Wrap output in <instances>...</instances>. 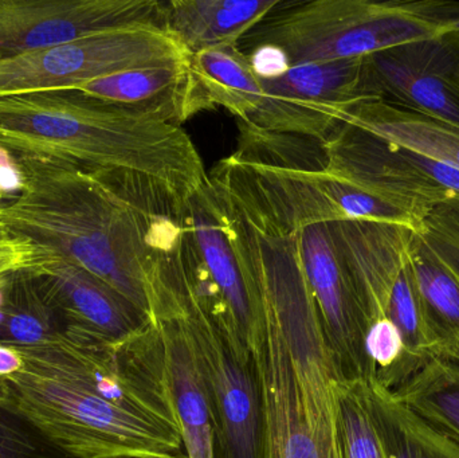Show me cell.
Listing matches in <instances>:
<instances>
[{"instance_id": "obj_6", "label": "cell", "mask_w": 459, "mask_h": 458, "mask_svg": "<svg viewBox=\"0 0 459 458\" xmlns=\"http://www.w3.org/2000/svg\"><path fill=\"white\" fill-rule=\"evenodd\" d=\"M185 228L194 298L234 346L255 360L266 330L261 288L210 177L186 202Z\"/></svg>"}, {"instance_id": "obj_7", "label": "cell", "mask_w": 459, "mask_h": 458, "mask_svg": "<svg viewBox=\"0 0 459 458\" xmlns=\"http://www.w3.org/2000/svg\"><path fill=\"white\" fill-rule=\"evenodd\" d=\"M210 177L246 209L286 233L344 220L390 223L414 230L422 225L395 204L325 169H281L229 156L218 163Z\"/></svg>"}, {"instance_id": "obj_17", "label": "cell", "mask_w": 459, "mask_h": 458, "mask_svg": "<svg viewBox=\"0 0 459 458\" xmlns=\"http://www.w3.org/2000/svg\"><path fill=\"white\" fill-rule=\"evenodd\" d=\"M340 123L363 129L402 150L459 169V129L382 99L340 108Z\"/></svg>"}, {"instance_id": "obj_15", "label": "cell", "mask_w": 459, "mask_h": 458, "mask_svg": "<svg viewBox=\"0 0 459 458\" xmlns=\"http://www.w3.org/2000/svg\"><path fill=\"white\" fill-rule=\"evenodd\" d=\"M264 323V346L255 359L264 411V458H321L305 419L296 371L280 328L266 308Z\"/></svg>"}, {"instance_id": "obj_10", "label": "cell", "mask_w": 459, "mask_h": 458, "mask_svg": "<svg viewBox=\"0 0 459 458\" xmlns=\"http://www.w3.org/2000/svg\"><path fill=\"white\" fill-rule=\"evenodd\" d=\"M163 30L158 0H0V56L121 30Z\"/></svg>"}, {"instance_id": "obj_24", "label": "cell", "mask_w": 459, "mask_h": 458, "mask_svg": "<svg viewBox=\"0 0 459 458\" xmlns=\"http://www.w3.org/2000/svg\"><path fill=\"white\" fill-rule=\"evenodd\" d=\"M0 343L27 347L54 341L65 324L26 272L5 279Z\"/></svg>"}, {"instance_id": "obj_13", "label": "cell", "mask_w": 459, "mask_h": 458, "mask_svg": "<svg viewBox=\"0 0 459 458\" xmlns=\"http://www.w3.org/2000/svg\"><path fill=\"white\" fill-rule=\"evenodd\" d=\"M305 281L342 381H367L366 323L329 223L297 231Z\"/></svg>"}, {"instance_id": "obj_28", "label": "cell", "mask_w": 459, "mask_h": 458, "mask_svg": "<svg viewBox=\"0 0 459 458\" xmlns=\"http://www.w3.org/2000/svg\"><path fill=\"white\" fill-rule=\"evenodd\" d=\"M42 255L29 241L11 236L0 229V277L31 268Z\"/></svg>"}, {"instance_id": "obj_21", "label": "cell", "mask_w": 459, "mask_h": 458, "mask_svg": "<svg viewBox=\"0 0 459 458\" xmlns=\"http://www.w3.org/2000/svg\"><path fill=\"white\" fill-rule=\"evenodd\" d=\"M166 347L172 394L188 458H217L214 430L193 346L180 320L159 323Z\"/></svg>"}, {"instance_id": "obj_27", "label": "cell", "mask_w": 459, "mask_h": 458, "mask_svg": "<svg viewBox=\"0 0 459 458\" xmlns=\"http://www.w3.org/2000/svg\"><path fill=\"white\" fill-rule=\"evenodd\" d=\"M0 458H69L54 448L11 403L0 381Z\"/></svg>"}, {"instance_id": "obj_31", "label": "cell", "mask_w": 459, "mask_h": 458, "mask_svg": "<svg viewBox=\"0 0 459 458\" xmlns=\"http://www.w3.org/2000/svg\"><path fill=\"white\" fill-rule=\"evenodd\" d=\"M24 180L15 155L0 145V196L22 193Z\"/></svg>"}, {"instance_id": "obj_34", "label": "cell", "mask_w": 459, "mask_h": 458, "mask_svg": "<svg viewBox=\"0 0 459 458\" xmlns=\"http://www.w3.org/2000/svg\"><path fill=\"white\" fill-rule=\"evenodd\" d=\"M444 32H447V34L452 35L459 46V16L457 19H455V21H453L452 23L446 27V29L444 30ZM444 32H442V34H444Z\"/></svg>"}, {"instance_id": "obj_16", "label": "cell", "mask_w": 459, "mask_h": 458, "mask_svg": "<svg viewBox=\"0 0 459 458\" xmlns=\"http://www.w3.org/2000/svg\"><path fill=\"white\" fill-rule=\"evenodd\" d=\"M281 0H172L163 3V29L188 56L239 45Z\"/></svg>"}, {"instance_id": "obj_25", "label": "cell", "mask_w": 459, "mask_h": 458, "mask_svg": "<svg viewBox=\"0 0 459 458\" xmlns=\"http://www.w3.org/2000/svg\"><path fill=\"white\" fill-rule=\"evenodd\" d=\"M339 458H391L366 381H342L337 389Z\"/></svg>"}, {"instance_id": "obj_35", "label": "cell", "mask_w": 459, "mask_h": 458, "mask_svg": "<svg viewBox=\"0 0 459 458\" xmlns=\"http://www.w3.org/2000/svg\"><path fill=\"white\" fill-rule=\"evenodd\" d=\"M321 458H339V454H337V444L333 448L323 449V451H321Z\"/></svg>"}, {"instance_id": "obj_9", "label": "cell", "mask_w": 459, "mask_h": 458, "mask_svg": "<svg viewBox=\"0 0 459 458\" xmlns=\"http://www.w3.org/2000/svg\"><path fill=\"white\" fill-rule=\"evenodd\" d=\"M180 322L204 384L217 458H264V411L255 360L234 346L193 293Z\"/></svg>"}, {"instance_id": "obj_14", "label": "cell", "mask_w": 459, "mask_h": 458, "mask_svg": "<svg viewBox=\"0 0 459 458\" xmlns=\"http://www.w3.org/2000/svg\"><path fill=\"white\" fill-rule=\"evenodd\" d=\"M24 272L70 335L121 341L158 324L115 288L56 255L42 252L39 260Z\"/></svg>"}, {"instance_id": "obj_5", "label": "cell", "mask_w": 459, "mask_h": 458, "mask_svg": "<svg viewBox=\"0 0 459 458\" xmlns=\"http://www.w3.org/2000/svg\"><path fill=\"white\" fill-rule=\"evenodd\" d=\"M459 16L444 0H313L282 3L239 42L242 51L280 48L290 66L367 58L442 34Z\"/></svg>"}, {"instance_id": "obj_22", "label": "cell", "mask_w": 459, "mask_h": 458, "mask_svg": "<svg viewBox=\"0 0 459 458\" xmlns=\"http://www.w3.org/2000/svg\"><path fill=\"white\" fill-rule=\"evenodd\" d=\"M391 458H459V443L399 402L390 389L367 382Z\"/></svg>"}, {"instance_id": "obj_33", "label": "cell", "mask_w": 459, "mask_h": 458, "mask_svg": "<svg viewBox=\"0 0 459 458\" xmlns=\"http://www.w3.org/2000/svg\"><path fill=\"white\" fill-rule=\"evenodd\" d=\"M441 358L452 360V362L459 366V339L458 341H453V343L447 344Z\"/></svg>"}, {"instance_id": "obj_3", "label": "cell", "mask_w": 459, "mask_h": 458, "mask_svg": "<svg viewBox=\"0 0 459 458\" xmlns=\"http://www.w3.org/2000/svg\"><path fill=\"white\" fill-rule=\"evenodd\" d=\"M23 367L0 378L11 403L69 458H174L182 430L134 413L97 386L69 336L16 347Z\"/></svg>"}, {"instance_id": "obj_2", "label": "cell", "mask_w": 459, "mask_h": 458, "mask_svg": "<svg viewBox=\"0 0 459 458\" xmlns=\"http://www.w3.org/2000/svg\"><path fill=\"white\" fill-rule=\"evenodd\" d=\"M0 145L13 155L147 177L183 202L209 179L182 126L77 91L0 99Z\"/></svg>"}, {"instance_id": "obj_18", "label": "cell", "mask_w": 459, "mask_h": 458, "mask_svg": "<svg viewBox=\"0 0 459 458\" xmlns=\"http://www.w3.org/2000/svg\"><path fill=\"white\" fill-rule=\"evenodd\" d=\"M261 83L264 94L288 99L336 121L340 108L360 99H380L367 58L299 65L281 77L261 80Z\"/></svg>"}, {"instance_id": "obj_20", "label": "cell", "mask_w": 459, "mask_h": 458, "mask_svg": "<svg viewBox=\"0 0 459 458\" xmlns=\"http://www.w3.org/2000/svg\"><path fill=\"white\" fill-rule=\"evenodd\" d=\"M261 80L239 45L223 46L190 56L188 108L191 117L221 107L245 121L264 97Z\"/></svg>"}, {"instance_id": "obj_29", "label": "cell", "mask_w": 459, "mask_h": 458, "mask_svg": "<svg viewBox=\"0 0 459 458\" xmlns=\"http://www.w3.org/2000/svg\"><path fill=\"white\" fill-rule=\"evenodd\" d=\"M248 56L251 69L259 80H273L281 77L290 69L286 54L277 46L261 45L243 51Z\"/></svg>"}, {"instance_id": "obj_37", "label": "cell", "mask_w": 459, "mask_h": 458, "mask_svg": "<svg viewBox=\"0 0 459 458\" xmlns=\"http://www.w3.org/2000/svg\"><path fill=\"white\" fill-rule=\"evenodd\" d=\"M0 58H2V56H0Z\"/></svg>"}, {"instance_id": "obj_23", "label": "cell", "mask_w": 459, "mask_h": 458, "mask_svg": "<svg viewBox=\"0 0 459 458\" xmlns=\"http://www.w3.org/2000/svg\"><path fill=\"white\" fill-rule=\"evenodd\" d=\"M391 392L399 402L459 443L458 365L436 358Z\"/></svg>"}, {"instance_id": "obj_36", "label": "cell", "mask_w": 459, "mask_h": 458, "mask_svg": "<svg viewBox=\"0 0 459 458\" xmlns=\"http://www.w3.org/2000/svg\"><path fill=\"white\" fill-rule=\"evenodd\" d=\"M174 458H188L187 454H186L185 449H183L182 454H178V456H175Z\"/></svg>"}, {"instance_id": "obj_1", "label": "cell", "mask_w": 459, "mask_h": 458, "mask_svg": "<svg viewBox=\"0 0 459 458\" xmlns=\"http://www.w3.org/2000/svg\"><path fill=\"white\" fill-rule=\"evenodd\" d=\"M15 158L23 190L0 206V229L99 277L158 324L186 316L187 201L147 177Z\"/></svg>"}, {"instance_id": "obj_4", "label": "cell", "mask_w": 459, "mask_h": 458, "mask_svg": "<svg viewBox=\"0 0 459 458\" xmlns=\"http://www.w3.org/2000/svg\"><path fill=\"white\" fill-rule=\"evenodd\" d=\"M230 226L258 280L264 307L274 317L288 350L305 419L320 451L336 446L337 371L317 307L299 263L297 233L270 225L246 209L217 180Z\"/></svg>"}, {"instance_id": "obj_12", "label": "cell", "mask_w": 459, "mask_h": 458, "mask_svg": "<svg viewBox=\"0 0 459 458\" xmlns=\"http://www.w3.org/2000/svg\"><path fill=\"white\" fill-rule=\"evenodd\" d=\"M324 145L325 171L395 204L420 223L453 196L415 166L402 148L363 129L342 124Z\"/></svg>"}, {"instance_id": "obj_30", "label": "cell", "mask_w": 459, "mask_h": 458, "mask_svg": "<svg viewBox=\"0 0 459 458\" xmlns=\"http://www.w3.org/2000/svg\"><path fill=\"white\" fill-rule=\"evenodd\" d=\"M403 151L415 166L420 167L434 182L446 188L453 196L459 199V169L423 158V156L410 152V151Z\"/></svg>"}, {"instance_id": "obj_19", "label": "cell", "mask_w": 459, "mask_h": 458, "mask_svg": "<svg viewBox=\"0 0 459 458\" xmlns=\"http://www.w3.org/2000/svg\"><path fill=\"white\" fill-rule=\"evenodd\" d=\"M75 91L129 109L153 113L178 125L191 117L190 61L126 70L91 81Z\"/></svg>"}, {"instance_id": "obj_11", "label": "cell", "mask_w": 459, "mask_h": 458, "mask_svg": "<svg viewBox=\"0 0 459 458\" xmlns=\"http://www.w3.org/2000/svg\"><path fill=\"white\" fill-rule=\"evenodd\" d=\"M367 65L380 99L459 129V46L452 35L379 51Z\"/></svg>"}, {"instance_id": "obj_8", "label": "cell", "mask_w": 459, "mask_h": 458, "mask_svg": "<svg viewBox=\"0 0 459 458\" xmlns=\"http://www.w3.org/2000/svg\"><path fill=\"white\" fill-rule=\"evenodd\" d=\"M187 51L160 29L121 30L0 58V99L80 86L137 67L182 64Z\"/></svg>"}, {"instance_id": "obj_32", "label": "cell", "mask_w": 459, "mask_h": 458, "mask_svg": "<svg viewBox=\"0 0 459 458\" xmlns=\"http://www.w3.org/2000/svg\"><path fill=\"white\" fill-rule=\"evenodd\" d=\"M23 367L21 352L15 346L0 343V378L13 376Z\"/></svg>"}, {"instance_id": "obj_26", "label": "cell", "mask_w": 459, "mask_h": 458, "mask_svg": "<svg viewBox=\"0 0 459 458\" xmlns=\"http://www.w3.org/2000/svg\"><path fill=\"white\" fill-rule=\"evenodd\" d=\"M411 268L415 285L431 324L446 346L458 341L459 277L420 250L415 239Z\"/></svg>"}]
</instances>
